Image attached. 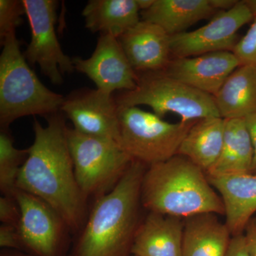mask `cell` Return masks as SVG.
Masks as SVG:
<instances>
[{
  "mask_svg": "<svg viewBox=\"0 0 256 256\" xmlns=\"http://www.w3.org/2000/svg\"><path fill=\"white\" fill-rule=\"evenodd\" d=\"M46 118V126L34 120V141L28 148L16 188L46 202L67 227L76 230L82 224L86 198L76 178L67 140L68 128L60 114Z\"/></svg>",
  "mask_w": 256,
  "mask_h": 256,
  "instance_id": "1",
  "label": "cell"
},
{
  "mask_svg": "<svg viewBox=\"0 0 256 256\" xmlns=\"http://www.w3.org/2000/svg\"><path fill=\"white\" fill-rule=\"evenodd\" d=\"M148 166L133 161L118 184L98 197L79 240L77 256H124L138 224L141 186Z\"/></svg>",
  "mask_w": 256,
  "mask_h": 256,
  "instance_id": "2",
  "label": "cell"
},
{
  "mask_svg": "<svg viewBox=\"0 0 256 256\" xmlns=\"http://www.w3.org/2000/svg\"><path fill=\"white\" fill-rule=\"evenodd\" d=\"M141 204L150 212L184 220L225 212L222 197L206 172L178 154L148 166L141 186Z\"/></svg>",
  "mask_w": 256,
  "mask_h": 256,
  "instance_id": "3",
  "label": "cell"
},
{
  "mask_svg": "<svg viewBox=\"0 0 256 256\" xmlns=\"http://www.w3.org/2000/svg\"><path fill=\"white\" fill-rule=\"evenodd\" d=\"M0 124L8 130L14 120L30 116H48L60 110L65 98L45 86L28 65L16 34L1 42Z\"/></svg>",
  "mask_w": 256,
  "mask_h": 256,
  "instance_id": "4",
  "label": "cell"
},
{
  "mask_svg": "<svg viewBox=\"0 0 256 256\" xmlns=\"http://www.w3.org/2000/svg\"><path fill=\"white\" fill-rule=\"evenodd\" d=\"M138 77L134 90L116 98L118 107L148 106L160 118L175 114L182 122L220 117L214 96L172 78L162 70L139 74Z\"/></svg>",
  "mask_w": 256,
  "mask_h": 256,
  "instance_id": "5",
  "label": "cell"
},
{
  "mask_svg": "<svg viewBox=\"0 0 256 256\" xmlns=\"http://www.w3.org/2000/svg\"><path fill=\"white\" fill-rule=\"evenodd\" d=\"M118 108L119 146L134 161L148 166L176 156L196 121L171 124L138 107Z\"/></svg>",
  "mask_w": 256,
  "mask_h": 256,
  "instance_id": "6",
  "label": "cell"
},
{
  "mask_svg": "<svg viewBox=\"0 0 256 256\" xmlns=\"http://www.w3.org/2000/svg\"><path fill=\"white\" fill-rule=\"evenodd\" d=\"M67 140L77 182L85 198L111 191L134 161L108 140L90 137L67 128Z\"/></svg>",
  "mask_w": 256,
  "mask_h": 256,
  "instance_id": "7",
  "label": "cell"
},
{
  "mask_svg": "<svg viewBox=\"0 0 256 256\" xmlns=\"http://www.w3.org/2000/svg\"><path fill=\"white\" fill-rule=\"evenodd\" d=\"M31 28V42L24 53L31 65L38 64L42 73L55 85L63 82V74L75 70L73 60L62 50L55 31L58 2L23 0Z\"/></svg>",
  "mask_w": 256,
  "mask_h": 256,
  "instance_id": "8",
  "label": "cell"
},
{
  "mask_svg": "<svg viewBox=\"0 0 256 256\" xmlns=\"http://www.w3.org/2000/svg\"><path fill=\"white\" fill-rule=\"evenodd\" d=\"M254 16L244 2L238 1L228 11L220 12L210 22L192 32L171 36L172 58H188L217 52H233L238 32Z\"/></svg>",
  "mask_w": 256,
  "mask_h": 256,
  "instance_id": "9",
  "label": "cell"
},
{
  "mask_svg": "<svg viewBox=\"0 0 256 256\" xmlns=\"http://www.w3.org/2000/svg\"><path fill=\"white\" fill-rule=\"evenodd\" d=\"M60 110L77 132L118 143L119 108L112 95L98 89L76 90L65 98Z\"/></svg>",
  "mask_w": 256,
  "mask_h": 256,
  "instance_id": "10",
  "label": "cell"
},
{
  "mask_svg": "<svg viewBox=\"0 0 256 256\" xmlns=\"http://www.w3.org/2000/svg\"><path fill=\"white\" fill-rule=\"evenodd\" d=\"M74 68L95 82L97 89L112 95L114 90L130 92L137 86L138 74L131 66L120 44L110 34H100L96 50L86 60L73 58Z\"/></svg>",
  "mask_w": 256,
  "mask_h": 256,
  "instance_id": "11",
  "label": "cell"
},
{
  "mask_svg": "<svg viewBox=\"0 0 256 256\" xmlns=\"http://www.w3.org/2000/svg\"><path fill=\"white\" fill-rule=\"evenodd\" d=\"M15 200L20 208L18 234L24 246L41 256H53L63 233L64 220L46 202L16 188Z\"/></svg>",
  "mask_w": 256,
  "mask_h": 256,
  "instance_id": "12",
  "label": "cell"
},
{
  "mask_svg": "<svg viewBox=\"0 0 256 256\" xmlns=\"http://www.w3.org/2000/svg\"><path fill=\"white\" fill-rule=\"evenodd\" d=\"M240 66V60L233 52H217L172 58L162 72L200 92L214 96L229 76Z\"/></svg>",
  "mask_w": 256,
  "mask_h": 256,
  "instance_id": "13",
  "label": "cell"
},
{
  "mask_svg": "<svg viewBox=\"0 0 256 256\" xmlns=\"http://www.w3.org/2000/svg\"><path fill=\"white\" fill-rule=\"evenodd\" d=\"M171 36L156 24L141 20L118 40L136 74L162 72L172 60Z\"/></svg>",
  "mask_w": 256,
  "mask_h": 256,
  "instance_id": "14",
  "label": "cell"
},
{
  "mask_svg": "<svg viewBox=\"0 0 256 256\" xmlns=\"http://www.w3.org/2000/svg\"><path fill=\"white\" fill-rule=\"evenodd\" d=\"M150 212L140 224L130 254L139 256H182L184 220Z\"/></svg>",
  "mask_w": 256,
  "mask_h": 256,
  "instance_id": "15",
  "label": "cell"
},
{
  "mask_svg": "<svg viewBox=\"0 0 256 256\" xmlns=\"http://www.w3.org/2000/svg\"><path fill=\"white\" fill-rule=\"evenodd\" d=\"M223 201L226 224L233 236L242 234L256 213V174L208 178Z\"/></svg>",
  "mask_w": 256,
  "mask_h": 256,
  "instance_id": "16",
  "label": "cell"
},
{
  "mask_svg": "<svg viewBox=\"0 0 256 256\" xmlns=\"http://www.w3.org/2000/svg\"><path fill=\"white\" fill-rule=\"evenodd\" d=\"M232 235L217 214H201L184 218L182 256H226Z\"/></svg>",
  "mask_w": 256,
  "mask_h": 256,
  "instance_id": "17",
  "label": "cell"
},
{
  "mask_svg": "<svg viewBox=\"0 0 256 256\" xmlns=\"http://www.w3.org/2000/svg\"><path fill=\"white\" fill-rule=\"evenodd\" d=\"M217 13L210 0H156L149 10L140 12L142 20L156 24L170 36Z\"/></svg>",
  "mask_w": 256,
  "mask_h": 256,
  "instance_id": "18",
  "label": "cell"
},
{
  "mask_svg": "<svg viewBox=\"0 0 256 256\" xmlns=\"http://www.w3.org/2000/svg\"><path fill=\"white\" fill-rule=\"evenodd\" d=\"M225 120L222 152L208 178L252 174L254 149L245 119Z\"/></svg>",
  "mask_w": 256,
  "mask_h": 256,
  "instance_id": "19",
  "label": "cell"
},
{
  "mask_svg": "<svg viewBox=\"0 0 256 256\" xmlns=\"http://www.w3.org/2000/svg\"><path fill=\"white\" fill-rule=\"evenodd\" d=\"M214 97L222 118L245 119L256 114V66H240Z\"/></svg>",
  "mask_w": 256,
  "mask_h": 256,
  "instance_id": "20",
  "label": "cell"
},
{
  "mask_svg": "<svg viewBox=\"0 0 256 256\" xmlns=\"http://www.w3.org/2000/svg\"><path fill=\"white\" fill-rule=\"evenodd\" d=\"M82 15L88 30L117 38L141 21L136 0H90Z\"/></svg>",
  "mask_w": 256,
  "mask_h": 256,
  "instance_id": "21",
  "label": "cell"
},
{
  "mask_svg": "<svg viewBox=\"0 0 256 256\" xmlns=\"http://www.w3.org/2000/svg\"><path fill=\"white\" fill-rule=\"evenodd\" d=\"M224 130L225 120L222 118L196 120L182 142L178 154L188 158L206 174L220 158Z\"/></svg>",
  "mask_w": 256,
  "mask_h": 256,
  "instance_id": "22",
  "label": "cell"
},
{
  "mask_svg": "<svg viewBox=\"0 0 256 256\" xmlns=\"http://www.w3.org/2000/svg\"><path fill=\"white\" fill-rule=\"evenodd\" d=\"M28 156V149L15 148L8 130L0 133V190L3 196H13L22 166Z\"/></svg>",
  "mask_w": 256,
  "mask_h": 256,
  "instance_id": "23",
  "label": "cell"
},
{
  "mask_svg": "<svg viewBox=\"0 0 256 256\" xmlns=\"http://www.w3.org/2000/svg\"><path fill=\"white\" fill-rule=\"evenodd\" d=\"M26 14L22 1L0 0V37L1 42L22 23L23 14Z\"/></svg>",
  "mask_w": 256,
  "mask_h": 256,
  "instance_id": "24",
  "label": "cell"
},
{
  "mask_svg": "<svg viewBox=\"0 0 256 256\" xmlns=\"http://www.w3.org/2000/svg\"><path fill=\"white\" fill-rule=\"evenodd\" d=\"M246 34L238 40L233 53L242 65L256 66V16Z\"/></svg>",
  "mask_w": 256,
  "mask_h": 256,
  "instance_id": "25",
  "label": "cell"
},
{
  "mask_svg": "<svg viewBox=\"0 0 256 256\" xmlns=\"http://www.w3.org/2000/svg\"><path fill=\"white\" fill-rule=\"evenodd\" d=\"M21 213L14 196H3L0 198V220L18 228Z\"/></svg>",
  "mask_w": 256,
  "mask_h": 256,
  "instance_id": "26",
  "label": "cell"
},
{
  "mask_svg": "<svg viewBox=\"0 0 256 256\" xmlns=\"http://www.w3.org/2000/svg\"><path fill=\"white\" fill-rule=\"evenodd\" d=\"M0 246L12 248H20L24 246L18 227L10 224H2L0 226Z\"/></svg>",
  "mask_w": 256,
  "mask_h": 256,
  "instance_id": "27",
  "label": "cell"
},
{
  "mask_svg": "<svg viewBox=\"0 0 256 256\" xmlns=\"http://www.w3.org/2000/svg\"><path fill=\"white\" fill-rule=\"evenodd\" d=\"M244 234L248 256H256V216L249 220Z\"/></svg>",
  "mask_w": 256,
  "mask_h": 256,
  "instance_id": "28",
  "label": "cell"
},
{
  "mask_svg": "<svg viewBox=\"0 0 256 256\" xmlns=\"http://www.w3.org/2000/svg\"><path fill=\"white\" fill-rule=\"evenodd\" d=\"M226 256H248L244 234L232 237Z\"/></svg>",
  "mask_w": 256,
  "mask_h": 256,
  "instance_id": "29",
  "label": "cell"
},
{
  "mask_svg": "<svg viewBox=\"0 0 256 256\" xmlns=\"http://www.w3.org/2000/svg\"><path fill=\"white\" fill-rule=\"evenodd\" d=\"M249 134L254 149V160L252 169V174H256V114H250L245 118Z\"/></svg>",
  "mask_w": 256,
  "mask_h": 256,
  "instance_id": "30",
  "label": "cell"
},
{
  "mask_svg": "<svg viewBox=\"0 0 256 256\" xmlns=\"http://www.w3.org/2000/svg\"><path fill=\"white\" fill-rule=\"evenodd\" d=\"M210 5L217 12H225L232 10L238 3V0H210Z\"/></svg>",
  "mask_w": 256,
  "mask_h": 256,
  "instance_id": "31",
  "label": "cell"
},
{
  "mask_svg": "<svg viewBox=\"0 0 256 256\" xmlns=\"http://www.w3.org/2000/svg\"><path fill=\"white\" fill-rule=\"evenodd\" d=\"M154 1L156 0H136V2L139 10L142 12L149 10L154 4Z\"/></svg>",
  "mask_w": 256,
  "mask_h": 256,
  "instance_id": "32",
  "label": "cell"
},
{
  "mask_svg": "<svg viewBox=\"0 0 256 256\" xmlns=\"http://www.w3.org/2000/svg\"><path fill=\"white\" fill-rule=\"evenodd\" d=\"M248 8L250 10V12L254 15V18L256 16V0H244Z\"/></svg>",
  "mask_w": 256,
  "mask_h": 256,
  "instance_id": "33",
  "label": "cell"
},
{
  "mask_svg": "<svg viewBox=\"0 0 256 256\" xmlns=\"http://www.w3.org/2000/svg\"><path fill=\"white\" fill-rule=\"evenodd\" d=\"M130 256H139L133 255V254H131V255Z\"/></svg>",
  "mask_w": 256,
  "mask_h": 256,
  "instance_id": "34",
  "label": "cell"
}]
</instances>
